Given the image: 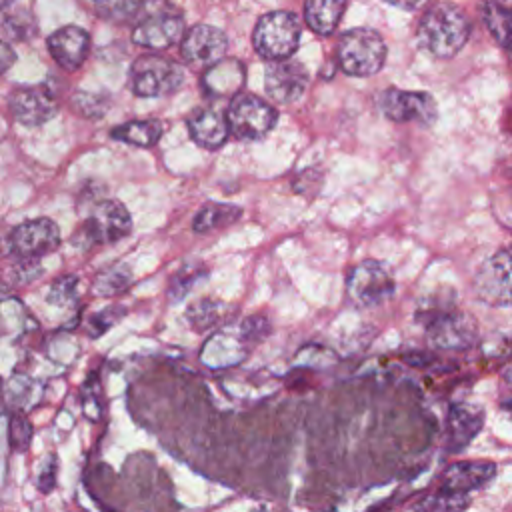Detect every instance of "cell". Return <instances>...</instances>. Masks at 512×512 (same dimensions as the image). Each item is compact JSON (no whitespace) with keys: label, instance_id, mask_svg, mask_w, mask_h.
Listing matches in <instances>:
<instances>
[{"label":"cell","instance_id":"6da1fadb","mask_svg":"<svg viewBox=\"0 0 512 512\" xmlns=\"http://www.w3.org/2000/svg\"><path fill=\"white\" fill-rule=\"evenodd\" d=\"M470 38L466 14L448 2L428 8L418 24L420 46L436 58L456 56Z\"/></svg>","mask_w":512,"mask_h":512},{"label":"cell","instance_id":"7a4b0ae2","mask_svg":"<svg viewBox=\"0 0 512 512\" xmlns=\"http://www.w3.org/2000/svg\"><path fill=\"white\" fill-rule=\"evenodd\" d=\"M496 476V464L488 460H464L450 464L440 478V488L422 508L456 510L470 504V492L488 486Z\"/></svg>","mask_w":512,"mask_h":512},{"label":"cell","instance_id":"3957f363","mask_svg":"<svg viewBox=\"0 0 512 512\" xmlns=\"http://www.w3.org/2000/svg\"><path fill=\"white\" fill-rule=\"evenodd\" d=\"M418 320L424 324L428 340L440 350H464L476 342L474 318L446 302L422 306Z\"/></svg>","mask_w":512,"mask_h":512},{"label":"cell","instance_id":"277c9868","mask_svg":"<svg viewBox=\"0 0 512 512\" xmlns=\"http://www.w3.org/2000/svg\"><path fill=\"white\" fill-rule=\"evenodd\" d=\"M338 66L348 76H372L386 62V44L372 28H352L344 32L336 48Z\"/></svg>","mask_w":512,"mask_h":512},{"label":"cell","instance_id":"5b68a950","mask_svg":"<svg viewBox=\"0 0 512 512\" xmlns=\"http://www.w3.org/2000/svg\"><path fill=\"white\" fill-rule=\"evenodd\" d=\"M300 42V22L292 12L276 10L264 14L252 34L254 50L264 60L290 58Z\"/></svg>","mask_w":512,"mask_h":512},{"label":"cell","instance_id":"8992f818","mask_svg":"<svg viewBox=\"0 0 512 512\" xmlns=\"http://www.w3.org/2000/svg\"><path fill=\"white\" fill-rule=\"evenodd\" d=\"M184 82V70L170 58L144 54L130 68V88L136 96L158 98L176 92Z\"/></svg>","mask_w":512,"mask_h":512},{"label":"cell","instance_id":"52a82bcc","mask_svg":"<svg viewBox=\"0 0 512 512\" xmlns=\"http://www.w3.org/2000/svg\"><path fill=\"white\" fill-rule=\"evenodd\" d=\"M226 122L238 140H262L274 130L278 112L264 98L238 92L226 110Z\"/></svg>","mask_w":512,"mask_h":512},{"label":"cell","instance_id":"ba28073f","mask_svg":"<svg viewBox=\"0 0 512 512\" xmlns=\"http://www.w3.org/2000/svg\"><path fill=\"white\" fill-rule=\"evenodd\" d=\"M472 288L488 306H512V246L496 250L480 264Z\"/></svg>","mask_w":512,"mask_h":512},{"label":"cell","instance_id":"9c48e42d","mask_svg":"<svg viewBox=\"0 0 512 512\" xmlns=\"http://www.w3.org/2000/svg\"><path fill=\"white\" fill-rule=\"evenodd\" d=\"M396 282L380 260H362L346 274V294L358 306H378L394 294Z\"/></svg>","mask_w":512,"mask_h":512},{"label":"cell","instance_id":"30bf717a","mask_svg":"<svg viewBox=\"0 0 512 512\" xmlns=\"http://www.w3.org/2000/svg\"><path fill=\"white\" fill-rule=\"evenodd\" d=\"M182 32H184V16L168 4H160L156 8H150L138 20L132 32V40L144 48L164 50L176 44L182 38Z\"/></svg>","mask_w":512,"mask_h":512},{"label":"cell","instance_id":"8fae6325","mask_svg":"<svg viewBox=\"0 0 512 512\" xmlns=\"http://www.w3.org/2000/svg\"><path fill=\"white\" fill-rule=\"evenodd\" d=\"M378 106L392 122H420L432 126L438 118L436 100L428 92L388 88L380 94Z\"/></svg>","mask_w":512,"mask_h":512},{"label":"cell","instance_id":"7c38bea8","mask_svg":"<svg viewBox=\"0 0 512 512\" xmlns=\"http://www.w3.org/2000/svg\"><path fill=\"white\" fill-rule=\"evenodd\" d=\"M252 340L246 336L242 326H232L228 322L222 330L214 332L200 350V360L204 366L220 370V368H232L246 360L252 348Z\"/></svg>","mask_w":512,"mask_h":512},{"label":"cell","instance_id":"4fadbf2b","mask_svg":"<svg viewBox=\"0 0 512 512\" xmlns=\"http://www.w3.org/2000/svg\"><path fill=\"white\" fill-rule=\"evenodd\" d=\"M10 250L22 260H38L60 244V230L50 218H34L18 224L8 238Z\"/></svg>","mask_w":512,"mask_h":512},{"label":"cell","instance_id":"5bb4252c","mask_svg":"<svg viewBox=\"0 0 512 512\" xmlns=\"http://www.w3.org/2000/svg\"><path fill=\"white\" fill-rule=\"evenodd\" d=\"M8 108L16 122L36 128L54 118L58 112V102L48 86H22L10 92Z\"/></svg>","mask_w":512,"mask_h":512},{"label":"cell","instance_id":"9a60e30c","mask_svg":"<svg viewBox=\"0 0 512 512\" xmlns=\"http://www.w3.org/2000/svg\"><path fill=\"white\" fill-rule=\"evenodd\" d=\"M308 88V72L294 60H272L264 72V90L276 104H292Z\"/></svg>","mask_w":512,"mask_h":512},{"label":"cell","instance_id":"2e32d148","mask_svg":"<svg viewBox=\"0 0 512 512\" xmlns=\"http://www.w3.org/2000/svg\"><path fill=\"white\" fill-rule=\"evenodd\" d=\"M182 56L188 64L194 66H210L226 56L228 50V38L226 34L208 24H196L192 26L186 36L182 38Z\"/></svg>","mask_w":512,"mask_h":512},{"label":"cell","instance_id":"e0dca14e","mask_svg":"<svg viewBox=\"0 0 512 512\" xmlns=\"http://www.w3.org/2000/svg\"><path fill=\"white\" fill-rule=\"evenodd\" d=\"M130 228V214L118 200L98 202L86 220V232L96 244L118 242L130 232Z\"/></svg>","mask_w":512,"mask_h":512},{"label":"cell","instance_id":"ac0fdd59","mask_svg":"<svg viewBox=\"0 0 512 512\" xmlns=\"http://www.w3.org/2000/svg\"><path fill=\"white\" fill-rule=\"evenodd\" d=\"M484 410L472 402H454L446 416L448 452H462L482 430Z\"/></svg>","mask_w":512,"mask_h":512},{"label":"cell","instance_id":"d6986e66","mask_svg":"<svg viewBox=\"0 0 512 512\" xmlns=\"http://www.w3.org/2000/svg\"><path fill=\"white\" fill-rule=\"evenodd\" d=\"M48 50L58 66L74 72L84 64L88 56L90 36L78 26H64L48 38Z\"/></svg>","mask_w":512,"mask_h":512},{"label":"cell","instance_id":"ffe728a7","mask_svg":"<svg viewBox=\"0 0 512 512\" xmlns=\"http://www.w3.org/2000/svg\"><path fill=\"white\" fill-rule=\"evenodd\" d=\"M246 80L244 64L236 58H220L218 62L206 66L202 74V90L210 98H232L236 96Z\"/></svg>","mask_w":512,"mask_h":512},{"label":"cell","instance_id":"44dd1931","mask_svg":"<svg viewBox=\"0 0 512 512\" xmlns=\"http://www.w3.org/2000/svg\"><path fill=\"white\" fill-rule=\"evenodd\" d=\"M186 124H188L190 138L198 146H202L206 150L222 148L226 144L228 136H230V128H228L226 116L220 114L214 108H208V106L192 110V114L188 116Z\"/></svg>","mask_w":512,"mask_h":512},{"label":"cell","instance_id":"7402d4cb","mask_svg":"<svg viewBox=\"0 0 512 512\" xmlns=\"http://www.w3.org/2000/svg\"><path fill=\"white\" fill-rule=\"evenodd\" d=\"M346 10V0H306L304 18L310 30L320 36H328L338 26Z\"/></svg>","mask_w":512,"mask_h":512},{"label":"cell","instance_id":"603a6c76","mask_svg":"<svg viewBox=\"0 0 512 512\" xmlns=\"http://www.w3.org/2000/svg\"><path fill=\"white\" fill-rule=\"evenodd\" d=\"M164 134V122L156 118L146 120H130L112 130V138L122 140L126 144L138 146V148H150L154 146Z\"/></svg>","mask_w":512,"mask_h":512},{"label":"cell","instance_id":"cb8c5ba5","mask_svg":"<svg viewBox=\"0 0 512 512\" xmlns=\"http://www.w3.org/2000/svg\"><path fill=\"white\" fill-rule=\"evenodd\" d=\"M236 312L234 306L226 304V302H218V300H210V298H202L198 302H194L188 310H186V318L192 324V328L196 330H208L216 324H228L232 322V314Z\"/></svg>","mask_w":512,"mask_h":512},{"label":"cell","instance_id":"d4e9b609","mask_svg":"<svg viewBox=\"0 0 512 512\" xmlns=\"http://www.w3.org/2000/svg\"><path fill=\"white\" fill-rule=\"evenodd\" d=\"M242 216V208L224 202H206L194 216L192 228L198 234H206L234 224Z\"/></svg>","mask_w":512,"mask_h":512},{"label":"cell","instance_id":"484cf974","mask_svg":"<svg viewBox=\"0 0 512 512\" xmlns=\"http://www.w3.org/2000/svg\"><path fill=\"white\" fill-rule=\"evenodd\" d=\"M484 24L488 32L494 36V40L512 54V8L498 4L494 0L484 4L482 10Z\"/></svg>","mask_w":512,"mask_h":512},{"label":"cell","instance_id":"4316f807","mask_svg":"<svg viewBox=\"0 0 512 512\" xmlns=\"http://www.w3.org/2000/svg\"><path fill=\"white\" fill-rule=\"evenodd\" d=\"M132 282L130 268L124 264H112L104 268L94 280V294L98 296H114L124 292Z\"/></svg>","mask_w":512,"mask_h":512},{"label":"cell","instance_id":"83f0119b","mask_svg":"<svg viewBox=\"0 0 512 512\" xmlns=\"http://www.w3.org/2000/svg\"><path fill=\"white\" fill-rule=\"evenodd\" d=\"M142 4L144 0H94L96 14L110 22L132 20L140 12Z\"/></svg>","mask_w":512,"mask_h":512},{"label":"cell","instance_id":"f1b7e54d","mask_svg":"<svg viewBox=\"0 0 512 512\" xmlns=\"http://www.w3.org/2000/svg\"><path fill=\"white\" fill-rule=\"evenodd\" d=\"M2 30L8 38L24 42L36 34V20L28 10H12L2 18Z\"/></svg>","mask_w":512,"mask_h":512},{"label":"cell","instance_id":"f546056e","mask_svg":"<svg viewBox=\"0 0 512 512\" xmlns=\"http://www.w3.org/2000/svg\"><path fill=\"white\" fill-rule=\"evenodd\" d=\"M76 296V276H62L52 282L46 300L54 306H66Z\"/></svg>","mask_w":512,"mask_h":512},{"label":"cell","instance_id":"4dcf8cb0","mask_svg":"<svg viewBox=\"0 0 512 512\" xmlns=\"http://www.w3.org/2000/svg\"><path fill=\"white\" fill-rule=\"evenodd\" d=\"M30 440H32V424L28 422V418L22 416V414L12 416V420H10V446H12V450L24 452L28 448Z\"/></svg>","mask_w":512,"mask_h":512},{"label":"cell","instance_id":"1f68e13d","mask_svg":"<svg viewBox=\"0 0 512 512\" xmlns=\"http://www.w3.org/2000/svg\"><path fill=\"white\" fill-rule=\"evenodd\" d=\"M322 172L316 168H306L296 174L294 178V190L304 196H314L322 186Z\"/></svg>","mask_w":512,"mask_h":512},{"label":"cell","instance_id":"d6a6232c","mask_svg":"<svg viewBox=\"0 0 512 512\" xmlns=\"http://www.w3.org/2000/svg\"><path fill=\"white\" fill-rule=\"evenodd\" d=\"M200 276H206V270H200V268H186V270H180L172 284H170V292H172V298H182L184 294H188L190 286L200 278Z\"/></svg>","mask_w":512,"mask_h":512},{"label":"cell","instance_id":"836d02e7","mask_svg":"<svg viewBox=\"0 0 512 512\" xmlns=\"http://www.w3.org/2000/svg\"><path fill=\"white\" fill-rule=\"evenodd\" d=\"M56 484V458L48 456L46 462L42 464V470L38 474V490L40 492H50Z\"/></svg>","mask_w":512,"mask_h":512},{"label":"cell","instance_id":"e575fe53","mask_svg":"<svg viewBox=\"0 0 512 512\" xmlns=\"http://www.w3.org/2000/svg\"><path fill=\"white\" fill-rule=\"evenodd\" d=\"M14 62H16L14 50L10 48V44H6L4 40H0V74H4Z\"/></svg>","mask_w":512,"mask_h":512},{"label":"cell","instance_id":"d590c367","mask_svg":"<svg viewBox=\"0 0 512 512\" xmlns=\"http://www.w3.org/2000/svg\"><path fill=\"white\" fill-rule=\"evenodd\" d=\"M384 2H388V4H392V6H396V8H402V10H416V8H420L426 0H384Z\"/></svg>","mask_w":512,"mask_h":512},{"label":"cell","instance_id":"8d00e7d4","mask_svg":"<svg viewBox=\"0 0 512 512\" xmlns=\"http://www.w3.org/2000/svg\"><path fill=\"white\" fill-rule=\"evenodd\" d=\"M494 2H498V4H504V6L512 8V0H494Z\"/></svg>","mask_w":512,"mask_h":512},{"label":"cell","instance_id":"74e56055","mask_svg":"<svg viewBox=\"0 0 512 512\" xmlns=\"http://www.w3.org/2000/svg\"><path fill=\"white\" fill-rule=\"evenodd\" d=\"M12 2H14V0H0V10H2V8H6V6H10Z\"/></svg>","mask_w":512,"mask_h":512}]
</instances>
